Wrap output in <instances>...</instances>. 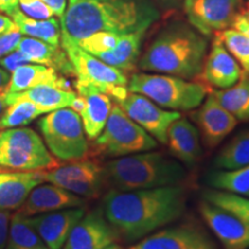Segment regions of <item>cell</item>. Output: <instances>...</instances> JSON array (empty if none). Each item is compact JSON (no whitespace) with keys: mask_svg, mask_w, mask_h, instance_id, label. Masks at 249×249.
Instances as JSON below:
<instances>
[{"mask_svg":"<svg viewBox=\"0 0 249 249\" xmlns=\"http://www.w3.org/2000/svg\"><path fill=\"white\" fill-rule=\"evenodd\" d=\"M185 205V192L178 185L128 192L112 189L104 197L103 213L118 235L135 241L178 219Z\"/></svg>","mask_w":249,"mask_h":249,"instance_id":"cell-1","label":"cell"},{"mask_svg":"<svg viewBox=\"0 0 249 249\" xmlns=\"http://www.w3.org/2000/svg\"><path fill=\"white\" fill-rule=\"evenodd\" d=\"M160 18L150 0H79L60 18L61 38L76 43L97 31L147 30Z\"/></svg>","mask_w":249,"mask_h":249,"instance_id":"cell-2","label":"cell"},{"mask_svg":"<svg viewBox=\"0 0 249 249\" xmlns=\"http://www.w3.org/2000/svg\"><path fill=\"white\" fill-rule=\"evenodd\" d=\"M208 50L207 37L186 23L165 27L143 53L142 71L194 79L201 74Z\"/></svg>","mask_w":249,"mask_h":249,"instance_id":"cell-3","label":"cell"},{"mask_svg":"<svg viewBox=\"0 0 249 249\" xmlns=\"http://www.w3.org/2000/svg\"><path fill=\"white\" fill-rule=\"evenodd\" d=\"M104 171L113 189L121 192L176 186L186 173L179 160L151 150L113 158Z\"/></svg>","mask_w":249,"mask_h":249,"instance_id":"cell-4","label":"cell"},{"mask_svg":"<svg viewBox=\"0 0 249 249\" xmlns=\"http://www.w3.org/2000/svg\"><path fill=\"white\" fill-rule=\"evenodd\" d=\"M127 88L130 92L141 93L158 107L171 111L197 108L207 97V87L167 74H134Z\"/></svg>","mask_w":249,"mask_h":249,"instance_id":"cell-5","label":"cell"},{"mask_svg":"<svg viewBox=\"0 0 249 249\" xmlns=\"http://www.w3.org/2000/svg\"><path fill=\"white\" fill-rule=\"evenodd\" d=\"M38 127L46 148L58 160H79L88 154L89 145L82 120L71 108L49 112L39 120Z\"/></svg>","mask_w":249,"mask_h":249,"instance_id":"cell-6","label":"cell"},{"mask_svg":"<svg viewBox=\"0 0 249 249\" xmlns=\"http://www.w3.org/2000/svg\"><path fill=\"white\" fill-rule=\"evenodd\" d=\"M59 165L42 138L26 127L0 130V166L9 171H44Z\"/></svg>","mask_w":249,"mask_h":249,"instance_id":"cell-7","label":"cell"},{"mask_svg":"<svg viewBox=\"0 0 249 249\" xmlns=\"http://www.w3.org/2000/svg\"><path fill=\"white\" fill-rule=\"evenodd\" d=\"M60 44L73 65L76 76L75 85L92 87L107 93L116 103L126 97L128 79L123 71L105 64L71 40L61 38Z\"/></svg>","mask_w":249,"mask_h":249,"instance_id":"cell-8","label":"cell"},{"mask_svg":"<svg viewBox=\"0 0 249 249\" xmlns=\"http://www.w3.org/2000/svg\"><path fill=\"white\" fill-rule=\"evenodd\" d=\"M95 143L99 154L110 158L139 154L157 147V141L130 119L118 104L112 107L104 129Z\"/></svg>","mask_w":249,"mask_h":249,"instance_id":"cell-9","label":"cell"},{"mask_svg":"<svg viewBox=\"0 0 249 249\" xmlns=\"http://www.w3.org/2000/svg\"><path fill=\"white\" fill-rule=\"evenodd\" d=\"M44 178L46 182L53 183L81 197L98 195L107 179L104 167L97 161L83 158L44 171Z\"/></svg>","mask_w":249,"mask_h":249,"instance_id":"cell-10","label":"cell"},{"mask_svg":"<svg viewBox=\"0 0 249 249\" xmlns=\"http://www.w3.org/2000/svg\"><path fill=\"white\" fill-rule=\"evenodd\" d=\"M116 104L124 111L133 121L154 138L156 141L166 144L167 129L170 124L181 117L178 111H171L158 107L156 103L141 93L130 92Z\"/></svg>","mask_w":249,"mask_h":249,"instance_id":"cell-11","label":"cell"},{"mask_svg":"<svg viewBox=\"0 0 249 249\" xmlns=\"http://www.w3.org/2000/svg\"><path fill=\"white\" fill-rule=\"evenodd\" d=\"M242 0H183L189 23L203 36L232 27Z\"/></svg>","mask_w":249,"mask_h":249,"instance_id":"cell-12","label":"cell"},{"mask_svg":"<svg viewBox=\"0 0 249 249\" xmlns=\"http://www.w3.org/2000/svg\"><path fill=\"white\" fill-rule=\"evenodd\" d=\"M201 216L225 249L249 248V223L208 201L200 205Z\"/></svg>","mask_w":249,"mask_h":249,"instance_id":"cell-13","label":"cell"},{"mask_svg":"<svg viewBox=\"0 0 249 249\" xmlns=\"http://www.w3.org/2000/svg\"><path fill=\"white\" fill-rule=\"evenodd\" d=\"M118 236L103 211L93 210L76 223L62 249H105L114 244Z\"/></svg>","mask_w":249,"mask_h":249,"instance_id":"cell-14","label":"cell"},{"mask_svg":"<svg viewBox=\"0 0 249 249\" xmlns=\"http://www.w3.org/2000/svg\"><path fill=\"white\" fill-rule=\"evenodd\" d=\"M192 118L203 138V142L209 148L219 144L238 124L236 118L219 104L213 92L208 95L197 110L193 112Z\"/></svg>","mask_w":249,"mask_h":249,"instance_id":"cell-15","label":"cell"},{"mask_svg":"<svg viewBox=\"0 0 249 249\" xmlns=\"http://www.w3.org/2000/svg\"><path fill=\"white\" fill-rule=\"evenodd\" d=\"M128 249H217L203 231L193 226H177L152 233Z\"/></svg>","mask_w":249,"mask_h":249,"instance_id":"cell-16","label":"cell"},{"mask_svg":"<svg viewBox=\"0 0 249 249\" xmlns=\"http://www.w3.org/2000/svg\"><path fill=\"white\" fill-rule=\"evenodd\" d=\"M86 200L79 195L55 186L53 183H40L28 195L18 213L23 216L33 217L36 214L53 213V211L82 208Z\"/></svg>","mask_w":249,"mask_h":249,"instance_id":"cell-17","label":"cell"},{"mask_svg":"<svg viewBox=\"0 0 249 249\" xmlns=\"http://www.w3.org/2000/svg\"><path fill=\"white\" fill-rule=\"evenodd\" d=\"M85 213V208L82 207L40 213L29 218L48 249H62L73 227Z\"/></svg>","mask_w":249,"mask_h":249,"instance_id":"cell-18","label":"cell"},{"mask_svg":"<svg viewBox=\"0 0 249 249\" xmlns=\"http://www.w3.org/2000/svg\"><path fill=\"white\" fill-rule=\"evenodd\" d=\"M242 74L239 62L227 51L218 37H214L213 45L200 75L207 85L218 89H227L234 86Z\"/></svg>","mask_w":249,"mask_h":249,"instance_id":"cell-19","label":"cell"},{"mask_svg":"<svg viewBox=\"0 0 249 249\" xmlns=\"http://www.w3.org/2000/svg\"><path fill=\"white\" fill-rule=\"evenodd\" d=\"M45 182L44 171L0 173V210L18 209L36 186Z\"/></svg>","mask_w":249,"mask_h":249,"instance_id":"cell-20","label":"cell"},{"mask_svg":"<svg viewBox=\"0 0 249 249\" xmlns=\"http://www.w3.org/2000/svg\"><path fill=\"white\" fill-rule=\"evenodd\" d=\"M166 145L176 160L186 165H193L202 154L200 132L191 121L180 117L170 124Z\"/></svg>","mask_w":249,"mask_h":249,"instance_id":"cell-21","label":"cell"},{"mask_svg":"<svg viewBox=\"0 0 249 249\" xmlns=\"http://www.w3.org/2000/svg\"><path fill=\"white\" fill-rule=\"evenodd\" d=\"M77 95L86 101V107L81 113L83 128L89 140H96L104 129L112 110V98L92 87L75 85Z\"/></svg>","mask_w":249,"mask_h":249,"instance_id":"cell-22","label":"cell"},{"mask_svg":"<svg viewBox=\"0 0 249 249\" xmlns=\"http://www.w3.org/2000/svg\"><path fill=\"white\" fill-rule=\"evenodd\" d=\"M17 50L31 64L51 67L64 75H75L73 65L61 46H54L40 39L22 36Z\"/></svg>","mask_w":249,"mask_h":249,"instance_id":"cell-23","label":"cell"},{"mask_svg":"<svg viewBox=\"0 0 249 249\" xmlns=\"http://www.w3.org/2000/svg\"><path fill=\"white\" fill-rule=\"evenodd\" d=\"M77 93L71 89H62L51 85H39L21 92H6V102L11 105L18 101H29L45 114L59 108L70 107Z\"/></svg>","mask_w":249,"mask_h":249,"instance_id":"cell-24","label":"cell"},{"mask_svg":"<svg viewBox=\"0 0 249 249\" xmlns=\"http://www.w3.org/2000/svg\"><path fill=\"white\" fill-rule=\"evenodd\" d=\"M39 85H51L62 89H71L70 82L53 68L38 64H27L15 70L6 88L7 93L24 91Z\"/></svg>","mask_w":249,"mask_h":249,"instance_id":"cell-25","label":"cell"},{"mask_svg":"<svg viewBox=\"0 0 249 249\" xmlns=\"http://www.w3.org/2000/svg\"><path fill=\"white\" fill-rule=\"evenodd\" d=\"M147 30H140L135 33L124 34L118 40L116 48L111 51L102 52L95 57L101 59L105 64L126 71H132L135 67L140 57V50L144 34Z\"/></svg>","mask_w":249,"mask_h":249,"instance_id":"cell-26","label":"cell"},{"mask_svg":"<svg viewBox=\"0 0 249 249\" xmlns=\"http://www.w3.org/2000/svg\"><path fill=\"white\" fill-rule=\"evenodd\" d=\"M211 92L236 120L249 121V73L242 71L240 79L234 86Z\"/></svg>","mask_w":249,"mask_h":249,"instance_id":"cell-27","label":"cell"},{"mask_svg":"<svg viewBox=\"0 0 249 249\" xmlns=\"http://www.w3.org/2000/svg\"><path fill=\"white\" fill-rule=\"evenodd\" d=\"M12 18L22 35L40 39L51 45L60 46L61 26L58 18L52 17L46 20H36L24 15L21 11Z\"/></svg>","mask_w":249,"mask_h":249,"instance_id":"cell-28","label":"cell"},{"mask_svg":"<svg viewBox=\"0 0 249 249\" xmlns=\"http://www.w3.org/2000/svg\"><path fill=\"white\" fill-rule=\"evenodd\" d=\"M5 249H48L30 218L17 213L11 217Z\"/></svg>","mask_w":249,"mask_h":249,"instance_id":"cell-29","label":"cell"},{"mask_svg":"<svg viewBox=\"0 0 249 249\" xmlns=\"http://www.w3.org/2000/svg\"><path fill=\"white\" fill-rule=\"evenodd\" d=\"M249 164V129L235 135L214 158L219 170H235Z\"/></svg>","mask_w":249,"mask_h":249,"instance_id":"cell-30","label":"cell"},{"mask_svg":"<svg viewBox=\"0 0 249 249\" xmlns=\"http://www.w3.org/2000/svg\"><path fill=\"white\" fill-rule=\"evenodd\" d=\"M208 181L214 189L249 196V164L235 170H218L210 173Z\"/></svg>","mask_w":249,"mask_h":249,"instance_id":"cell-31","label":"cell"},{"mask_svg":"<svg viewBox=\"0 0 249 249\" xmlns=\"http://www.w3.org/2000/svg\"><path fill=\"white\" fill-rule=\"evenodd\" d=\"M35 104L29 101H18L8 105L0 119V130L8 128H17L29 124L36 118L43 116Z\"/></svg>","mask_w":249,"mask_h":249,"instance_id":"cell-32","label":"cell"},{"mask_svg":"<svg viewBox=\"0 0 249 249\" xmlns=\"http://www.w3.org/2000/svg\"><path fill=\"white\" fill-rule=\"evenodd\" d=\"M203 197L205 201L230 211L249 223V198L218 189L204 192Z\"/></svg>","mask_w":249,"mask_h":249,"instance_id":"cell-33","label":"cell"},{"mask_svg":"<svg viewBox=\"0 0 249 249\" xmlns=\"http://www.w3.org/2000/svg\"><path fill=\"white\" fill-rule=\"evenodd\" d=\"M216 36L245 71L249 73V35L235 29H224L218 31Z\"/></svg>","mask_w":249,"mask_h":249,"instance_id":"cell-34","label":"cell"},{"mask_svg":"<svg viewBox=\"0 0 249 249\" xmlns=\"http://www.w3.org/2000/svg\"><path fill=\"white\" fill-rule=\"evenodd\" d=\"M120 36V34L112 33V31H97L86 38L80 39L75 44L89 52L90 54L97 55L102 52L111 51L112 49L116 48Z\"/></svg>","mask_w":249,"mask_h":249,"instance_id":"cell-35","label":"cell"},{"mask_svg":"<svg viewBox=\"0 0 249 249\" xmlns=\"http://www.w3.org/2000/svg\"><path fill=\"white\" fill-rule=\"evenodd\" d=\"M21 12L27 17L36 20H46L53 17V13L42 0H18Z\"/></svg>","mask_w":249,"mask_h":249,"instance_id":"cell-36","label":"cell"},{"mask_svg":"<svg viewBox=\"0 0 249 249\" xmlns=\"http://www.w3.org/2000/svg\"><path fill=\"white\" fill-rule=\"evenodd\" d=\"M22 36L23 35L18 31V28L0 35V58L15 51Z\"/></svg>","mask_w":249,"mask_h":249,"instance_id":"cell-37","label":"cell"},{"mask_svg":"<svg viewBox=\"0 0 249 249\" xmlns=\"http://www.w3.org/2000/svg\"><path fill=\"white\" fill-rule=\"evenodd\" d=\"M27 64H31V62L18 50H15V51L11 52L5 57L0 58V67L8 71V73H13L18 67Z\"/></svg>","mask_w":249,"mask_h":249,"instance_id":"cell-38","label":"cell"},{"mask_svg":"<svg viewBox=\"0 0 249 249\" xmlns=\"http://www.w3.org/2000/svg\"><path fill=\"white\" fill-rule=\"evenodd\" d=\"M232 27L233 29L249 35V1L235 15Z\"/></svg>","mask_w":249,"mask_h":249,"instance_id":"cell-39","label":"cell"},{"mask_svg":"<svg viewBox=\"0 0 249 249\" xmlns=\"http://www.w3.org/2000/svg\"><path fill=\"white\" fill-rule=\"evenodd\" d=\"M11 213L6 210H0V249H5L7 242Z\"/></svg>","mask_w":249,"mask_h":249,"instance_id":"cell-40","label":"cell"},{"mask_svg":"<svg viewBox=\"0 0 249 249\" xmlns=\"http://www.w3.org/2000/svg\"><path fill=\"white\" fill-rule=\"evenodd\" d=\"M42 1L51 9L52 13L55 17H58L59 18L64 17L65 12H66L67 0H42Z\"/></svg>","mask_w":249,"mask_h":249,"instance_id":"cell-41","label":"cell"},{"mask_svg":"<svg viewBox=\"0 0 249 249\" xmlns=\"http://www.w3.org/2000/svg\"><path fill=\"white\" fill-rule=\"evenodd\" d=\"M18 11H21L18 0H0V13L13 18Z\"/></svg>","mask_w":249,"mask_h":249,"instance_id":"cell-42","label":"cell"},{"mask_svg":"<svg viewBox=\"0 0 249 249\" xmlns=\"http://www.w3.org/2000/svg\"><path fill=\"white\" fill-rule=\"evenodd\" d=\"M15 28L18 27L13 20H11L7 15H2L0 13V35L8 33V31L15 29Z\"/></svg>","mask_w":249,"mask_h":249,"instance_id":"cell-43","label":"cell"},{"mask_svg":"<svg viewBox=\"0 0 249 249\" xmlns=\"http://www.w3.org/2000/svg\"><path fill=\"white\" fill-rule=\"evenodd\" d=\"M85 107H86L85 98H83L82 96L76 95V97L74 98L73 102H71L70 108H71L74 112H76L77 114H80L81 116V113H82L83 110H85Z\"/></svg>","mask_w":249,"mask_h":249,"instance_id":"cell-44","label":"cell"},{"mask_svg":"<svg viewBox=\"0 0 249 249\" xmlns=\"http://www.w3.org/2000/svg\"><path fill=\"white\" fill-rule=\"evenodd\" d=\"M9 80H11V75H9L8 71H6L0 67V91L7 88Z\"/></svg>","mask_w":249,"mask_h":249,"instance_id":"cell-45","label":"cell"},{"mask_svg":"<svg viewBox=\"0 0 249 249\" xmlns=\"http://www.w3.org/2000/svg\"><path fill=\"white\" fill-rule=\"evenodd\" d=\"M7 107L8 104L7 102H6V91L2 90V91H0V119H1L2 114H4V112L6 111Z\"/></svg>","mask_w":249,"mask_h":249,"instance_id":"cell-46","label":"cell"},{"mask_svg":"<svg viewBox=\"0 0 249 249\" xmlns=\"http://www.w3.org/2000/svg\"><path fill=\"white\" fill-rule=\"evenodd\" d=\"M160 1L166 5H177L180 4V2H183V0H160Z\"/></svg>","mask_w":249,"mask_h":249,"instance_id":"cell-47","label":"cell"},{"mask_svg":"<svg viewBox=\"0 0 249 249\" xmlns=\"http://www.w3.org/2000/svg\"><path fill=\"white\" fill-rule=\"evenodd\" d=\"M105 249H124V248L121 247V246L117 245L116 242H114V244H112V245H110V246H107V247L105 248Z\"/></svg>","mask_w":249,"mask_h":249,"instance_id":"cell-48","label":"cell"},{"mask_svg":"<svg viewBox=\"0 0 249 249\" xmlns=\"http://www.w3.org/2000/svg\"><path fill=\"white\" fill-rule=\"evenodd\" d=\"M9 170H7V169H4V167H1L0 166V173H2V172H8Z\"/></svg>","mask_w":249,"mask_h":249,"instance_id":"cell-49","label":"cell"},{"mask_svg":"<svg viewBox=\"0 0 249 249\" xmlns=\"http://www.w3.org/2000/svg\"><path fill=\"white\" fill-rule=\"evenodd\" d=\"M79 1V0H70V4H73V2H76Z\"/></svg>","mask_w":249,"mask_h":249,"instance_id":"cell-50","label":"cell"}]
</instances>
